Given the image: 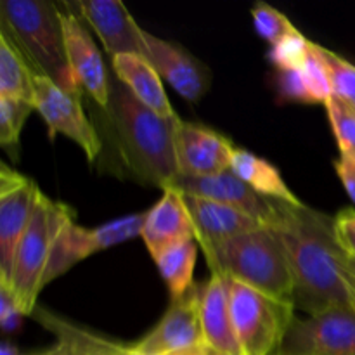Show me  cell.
<instances>
[{"label": "cell", "mask_w": 355, "mask_h": 355, "mask_svg": "<svg viewBox=\"0 0 355 355\" xmlns=\"http://www.w3.org/2000/svg\"><path fill=\"white\" fill-rule=\"evenodd\" d=\"M69 218H73V210L68 205L51 200L42 191L38 193L31 220L17 246L9 286V293L23 315L33 314L37 307L55 239Z\"/></svg>", "instance_id": "obj_5"}, {"label": "cell", "mask_w": 355, "mask_h": 355, "mask_svg": "<svg viewBox=\"0 0 355 355\" xmlns=\"http://www.w3.org/2000/svg\"><path fill=\"white\" fill-rule=\"evenodd\" d=\"M198 250H200V245L196 239H187V241L172 246L163 252L158 259H155L172 300L182 297L194 284L193 274L194 267H196Z\"/></svg>", "instance_id": "obj_24"}, {"label": "cell", "mask_w": 355, "mask_h": 355, "mask_svg": "<svg viewBox=\"0 0 355 355\" xmlns=\"http://www.w3.org/2000/svg\"><path fill=\"white\" fill-rule=\"evenodd\" d=\"M182 198L194 225V239L203 253L234 236L262 227L257 218L227 205L184 193Z\"/></svg>", "instance_id": "obj_18"}, {"label": "cell", "mask_w": 355, "mask_h": 355, "mask_svg": "<svg viewBox=\"0 0 355 355\" xmlns=\"http://www.w3.org/2000/svg\"><path fill=\"white\" fill-rule=\"evenodd\" d=\"M347 255H349V253H347ZM347 263H349V270H350V274H352V277L355 281V259H354V257L349 255V259H347Z\"/></svg>", "instance_id": "obj_36"}, {"label": "cell", "mask_w": 355, "mask_h": 355, "mask_svg": "<svg viewBox=\"0 0 355 355\" xmlns=\"http://www.w3.org/2000/svg\"><path fill=\"white\" fill-rule=\"evenodd\" d=\"M201 324L208 352L243 355L232 324L231 279L222 274H211L201 284Z\"/></svg>", "instance_id": "obj_19"}, {"label": "cell", "mask_w": 355, "mask_h": 355, "mask_svg": "<svg viewBox=\"0 0 355 355\" xmlns=\"http://www.w3.org/2000/svg\"><path fill=\"white\" fill-rule=\"evenodd\" d=\"M38 321L58 335L59 342L52 349L44 352H35L26 355H106L110 340L103 336L92 335L89 331L68 324L62 319L49 314V312H38Z\"/></svg>", "instance_id": "obj_23"}, {"label": "cell", "mask_w": 355, "mask_h": 355, "mask_svg": "<svg viewBox=\"0 0 355 355\" xmlns=\"http://www.w3.org/2000/svg\"><path fill=\"white\" fill-rule=\"evenodd\" d=\"M238 146L220 132L180 120L175 130V151L180 175L207 177L231 168Z\"/></svg>", "instance_id": "obj_13"}, {"label": "cell", "mask_w": 355, "mask_h": 355, "mask_svg": "<svg viewBox=\"0 0 355 355\" xmlns=\"http://www.w3.org/2000/svg\"><path fill=\"white\" fill-rule=\"evenodd\" d=\"M312 44L305 35L300 31L288 35L283 40L277 42L270 49L269 59L276 66L277 71H291V69H300L307 62L312 54Z\"/></svg>", "instance_id": "obj_28"}, {"label": "cell", "mask_w": 355, "mask_h": 355, "mask_svg": "<svg viewBox=\"0 0 355 355\" xmlns=\"http://www.w3.org/2000/svg\"><path fill=\"white\" fill-rule=\"evenodd\" d=\"M211 274L253 288L281 304L293 305V279L279 238L270 227L234 236L205 252Z\"/></svg>", "instance_id": "obj_3"}, {"label": "cell", "mask_w": 355, "mask_h": 355, "mask_svg": "<svg viewBox=\"0 0 355 355\" xmlns=\"http://www.w3.org/2000/svg\"><path fill=\"white\" fill-rule=\"evenodd\" d=\"M80 96L82 90L62 89L42 73L35 75L33 106L47 123L49 135H66L82 148L89 163H94L103 151V142L83 111Z\"/></svg>", "instance_id": "obj_9"}, {"label": "cell", "mask_w": 355, "mask_h": 355, "mask_svg": "<svg viewBox=\"0 0 355 355\" xmlns=\"http://www.w3.org/2000/svg\"><path fill=\"white\" fill-rule=\"evenodd\" d=\"M335 170L338 179L342 180L343 187H345L347 194H349L350 200H352L355 205V165L350 163L349 159L340 158L335 162Z\"/></svg>", "instance_id": "obj_32"}, {"label": "cell", "mask_w": 355, "mask_h": 355, "mask_svg": "<svg viewBox=\"0 0 355 355\" xmlns=\"http://www.w3.org/2000/svg\"><path fill=\"white\" fill-rule=\"evenodd\" d=\"M208 355H215V354H208Z\"/></svg>", "instance_id": "obj_37"}, {"label": "cell", "mask_w": 355, "mask_h": 355, "mask_svg": "<svg viewBox=\"0 0 355 355\" xmlns=\"http://www.w3.org/2000/svg\"><path fill=\"white\" fill-rule=\"evenodd\" d=\"M274 355H355V311L338 307L295 318Z\"/></svg>", "instance_id": "obj_11"}, {"label": "cell", "mask_w": 355, "mask_h": 355, "mask_svg": "<svg viewBox=\"0 0 355 355\" xmlns=\"http://www.w3.org/2000/svg\"><path fill=\"white\" fill-rule=\"evenodd\" d=\"M173 187H177L184 194L217 201V203L245 211L246 215L257 218L266 227L272 220V200L263 198L262 194L253 191L231 168L207 177L180 175L177 182L173 184Z\"/></svg>", "instance_id": "obj_15"}, {"label": "cell", "mask_w": 355, "mask_h": 355, "mask_svg": "<svg viewBox=\"0 0 355 355\" xmlns=\"http://www.w3.org/2000/svg\"><path fill=\"white\" fill-rule=\"evenodd\" d=\"M111 121L118 149L135 179L148 186H173L180 177L175 130L180 118H163L141 103L123 82H110V104L104 110Z\"/></svg>", "instance_id": "obj_2"}, {"label": "cell", "mask_w": 355, "mask_h": 355, "mask_svg": "<svg viewBox=\"0 0 355 355\" xmlns=\"http://www.w3.org/2000/svg\"><path fill=\"white\" fill-rule=\"evenodd\" d=\"M144 38L146 59L151 62L158 75L175 89L177 94L186 101L196 103L208 92L211 83L208 66L175 42L165 40L148 31L144 33Z\"/></svg>", "instance_id": "obj_14"}, {"label": "cell", "mask_w": 355, "mask_h": 355, "mask_svg": "<svg viewBox=\"0 0 355 355\" xmlns=\"http://www.w3.org/2000/svg\"><path fill=\"white\" fill-rule=\"evenodd\" d=\"M335 229H336V238H338L340 245L343 246V250H345L350 257H354L355 259V231L354 229L343 227V225H338L336 222H335Z\"/></svg>", "instance_id": "obj_33"}, {"label": "cell", "mask_w": 355, "mask_h": 355, "mask_svg": "<svg viewBox=\"0 0 355 355\" xmlns=\"http://www.w3.org/2000/svg\"><path fill=\"white\" fill-rule=\"evenodd\" d=\"M142 355H208L201 324V284L194 283L173 298L162 321L142 340L130 345Z\"/></svg>", "instance_id": "obj_7"}, {"label": "cell", "mask_w": 355, "mask_h": 355, "mask_svg": "<svg viewBox=\"0 0 355 355\" xmlns=\"http://www.w3.org/2000/svg\"><path fill=\"white\" fill-rule=\"evenodd\" d=\"M335 222L338 225H343V227L354 229L355 231V210L354 208H345V210H342L336 215Z\"/></svg>", "instance_id": "obj_34"}, {"label": "cell", "mask_w": 355, "mask_h": 355, "mask_svg": "<svg viewBox=\"0 0 355 355\" xmlns=\"http://www.w3.org/2000/svg\"><path fill=\"white\" fill-rule=\"evenodd\" d=\"M40 189L6 163L0 165V286L9 290L17 246L26 232Z\"/></svg>", "instance_id": "obj_10"}, {"label": "cell", "mask_w": 355, "mask_h": 355, "mask_svg": "<svg viewBox=\"0 0 355 355\" xmlns=\"http://www.w3.org/2000/svg\"><path fill=\"white\" fill-rule=\"evenodd\" d=\"M293 312V305L231 281L232 324L243 355L276 354L295 321Z\"/></svg>", "instance_id": "obj_6"}, {"label": "cell", "mask_w": 355, "mask_h": 355, "mask_svg": "<svg viewBox=\"0 0 355 355\" xmlns=\"http://www.w3.org/2000/svg\"><path fill=\"white\" fill-rule=\"evenodd\" d=\"M113 71L120 82L128 87L132 94L141 101L144 106L158 113L163 118H177L179 114L173 111L165 89H163L162 76L158 75L151 62L142 55L123 54L114 55L111 59Z\"/></svg>", "instance_id": "obj_20"}, {"label": "cell", "mask_w": 355, "mask_h": 355, "mask_svg": "<svg viewBox=\"0 0 355 355\" xmlns=\"http://www.w3.org/2000/svg\"><path fill=\"white\" fill-rule=\"evenodd\" d=\"M144 220L146 211H142V214H132L106 222L96 229H85L76 224L75 217L69 218L55 239L45 274V286L68 272L73 266L85 260L87 257L141 236Z\"/></svg>", "instance_id": "obj_8"}, {"label": "cell", "mask_w": 355, "mask_h": 355, "mask_svg": "<svg viewBox=\"0 0 355 355\" xmlns=\"http://www.w3.org/2000/svg\"><path fill=\"white\" fill-rule=\"evenodd\" d=\"M252 16L257 33L266 38L270 45H276L284 37L298 31L281 10L274 9L266 2H257L252 9Z\"/></svg>", "instance_id": "obj_29"}, {"label": "cell", "mask_w": 355, "mask_h": 355, "mask_svg": "<svg viewBox=\"0 0 355 355\" xmlns=\"http://www.w3.org/2000/svg\"><path fill=\"white\" fill-rule=\"evenodd\" d=\"M0 355H21L19 352H17L16 347L12 345L10 342H2V347H0Z\"/></svg>", "instance_id": "obj_35"}, {"label": "cell", "mask_w": 355, "mask_h": 355, "mask_svg": "<svg viewBox=\"0 0 355 355\" xmlns=\"http://www.w3.org/2000/svg\"><path fill=\"white\" fill-rule=\"evenodd\" d=\"M141 238L144 239L153 259L179 243L194 239V225L184 203L182 193L170 186L163 189V196L151 210L146 211Z\"/></svg>", "instance_id": "obj_17"}, {"label": "cell", "mask_w": 355, "mask_h": 355, "mask_svg": "<svg viewBox=\"0 0 355 355\" xmlns=\"http://www.w3.org/2000/svg\"><path fill=\"white\" fill-rule=\"evenodd\" d=\"M37 73L17 45L2 31L0 33V97L24 101L33 106Z\"/></svg>", "instance_id": "obj_22"}, {"label": "cell", "mask_w": 355, "mask_h": 355, "mask_svg": "<svg viewBox=\"0 0 355 355\" xmlns=\"http://www.w3.org/2000/svg\"><path fill=\"white\" fill-rule=\"evenodd\" d=\"M314 51L324 64L329 76L333 97L355 111V66L336 52L321 47L314 42Z\"/></svg>", "instance_id": "obj_25"}, {"label": "cell", "mask_w": 355, "mask_h": 355, "mask_svg": "<svg viewBox=\"0 0 355 355\" xmlns=\"http://www.w3.org/2000/svg\"><path fill=\"white\" fill-rule=\"evenodd\" d=\"M66 6V3H64ZM68 7V6H66ZM62 31H64L66 59L69 71L78 89L85 90L94 101L106 110L110 104V76L106 73L101 52L89 30L82 24L80 17L73 10H61Z\"/></svg>", "instance_id": "obj_12"}, {"label": "cell", "mask_w": 355, "mask_h": 355, "mask_svg": "<svg viewBox=\"0 0 355 355\" xmlns=\"http://www.w3.org/2000/svg\"><path fill=\"white\" fill-rule=\"evenodd\" d=\"M2 31L17 45L38 73L59 87L80 90L66 59L61 10L47 0H3Z\"/></svg>", "instance_id": "obj_4"}, {"label": "cell", "mask_w": 355, "mask_h": 355, "mask_svg": "<svg viewBox=\"0 0 355 355\" xmlns=\"http://www.w3.org/2000/svg\"><path fill=\"white\" fill-rule=\"evenodd\" d=\"M33 110L30 103L0 97V144L12 159H17L21 130Z\"/></svg>", "instance_id": "obj_26"}, {"label": "cell", "mask_w": 355, "mask_h": 355, "mask_svg": "<svg viewBox=\"0 0 355 355\" xmlns=\"http://www.w3.org/2000/svg\"><path fill=\"white\" fill-rule=\"evenodd\" d=\"M80 16L90 24L110 55L134 54L146 58V31L139 28L127 7L118 0L78 2Z\"/></svg>", "instance_id": "obj_16"}, {"label": "cell", "mask_w": 355, "mask_h": 355, "mask_svg": "<svg viewBox=\"0 0 355 355\" xmlns=\"http://www.w3.org/2000/svg\"><path fill=\"white\" fill-rule=\"evenodd\" d=\"M276 89L279 101L286 103H302L311 104L305 90L304 80H302L300 69H291V71H277Z\"/></svg>", "instance_id": "obj_30"}, {"label": "cell", "mask_w": 355, "mask_h": 355, "mask_svg": "<svg viewBox=\"0 0 355 355\" xmlns=\"http://www.w3.org/2000/svg\"><path fill=\"white\" fill-rule=\"evenodd\" d=\"M231 170L243 182L248 184L253 191L262 194L263 198L288 201V203H302L295 196L293 191L286 186L277 166L257 156L255 153H250L241 148L236 149L234 156H232Z\"/></svg>", "instance_id": "obj_21"}, {"label": "cell", "mask_w": 355, "mask_h": 355, "mask_svg": "<svg viewBox=\"0 0 355 355\" xmlns=\"http://www.w3.org/2000/svg\"><path fill=\"white\" fill-rule=\"evenodd\" d=\"M21 318L23 312L16 305L12 295L9 290L0 286V324L3 333H16L21 326Z\"/></svg>", "instance_id": "obj_31"}, {"label": "cell", "mask_w": 355, "mask_h": 355, "mask_svg": "<svg viewBox=\"0 0 355 355\" xmlns=\"http://www.w3.org/2000/svg\"><path fill=\"white\" fill-rule=\"evenodd\" d=\"M272 208L267 227L283 245L295 309L309 318L338 307L355 311V281L347 263L349 255L336 238L335 218L304 203L272 200Z\"/></svg>", "instance_id": "obj_1"}, {"label": "cell", "mask_w": 355, "mask_h": 355, "mask_svg": "<svg viewBox=\"0 0 355 355\" xmlns=\"http://www.w3.org/2000/svg\"><path fill=\"white\" fill-rule=\"evenodd\" d=\"M326 110L342 158L355 165V111L336 97L326 103Z\"/></svg>", "instance_id": "obj_27"}]
</instances>
